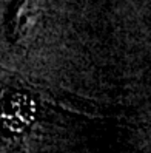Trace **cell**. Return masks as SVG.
I'll list each match as a JSON object with an SVG mask.
<instances>
[{
  "label": "cell",
  "mask_w": 151,
  "mask_h": 153,
  "mask_svg": "<svg viewBox=\"0 0 151 153\" xmlns=\"http://www.w3.org/2000/svg\"><path fill=\"white\" fill-rule=\"evenodd\" d=\"M39 6L40 0H19L11 20V34L14 40L20 42L32 31L39 16Z\"/></svg>",
  "instance_id": "cell-1"
}]
</instances>
